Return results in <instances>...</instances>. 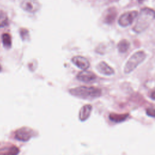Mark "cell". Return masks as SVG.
<instances>
[{"mask_svg": "<svg viewBox=\"0 0 155 155\" xmlns=\"http://www.w3.org/2000/svg\"><path fill=\"white\" fill-rule=\"evenodd\" d=\"M116 15H117V13L115 8H110L108 9L104 16V22L107 24L112 23L115 19Z\"/></svg>", "mask_w": 155, "mask_h": 155, "instance_id": "11", "label": "cell"}, {"mask_svg": "<svg viewBox=\"0 0 155 155\" xmlns=\"http://www.w3.org/2000/svg\"><path fill=\"white\" fill-rule=\"evenodd\" d=\"M77 79L84 82H90L96 79V74L90 71L85 70L80 71L76 76Z\"/></svg>", "mask_w": 155, "mask_h": 155, "instance_id": "7", "label": "cell"}, {"mask_svg": "<svg viewBox=\"0 0 155 155\" xmlns=\"http://www.w3.org/2000/svg\"><path fill=\"white\" fill-rule=\"evenodd\" d=\"M72 62L78 68L81 70H85L89 68L90 62L87 59L83 56H76L71 59Z\"/></svg>", "mask_w": 155, "mask_h": 155, "instance_id": "8", "label": "cell"}, {"mask_svg": "<svg viewBox=\"0 0 155 155\" xmlns=\"http://www.w3.org/2000/svg\"><path fill=\"white\" fill-rule=\"evenodd\" d=\"M70 93L76 97L84 99H93L101 95V89L94 87H78L70 89Z\"/></svg>", "mask_w": 155, "mask_h": 155, "instance_id": "2", "label": "cell"}, {"mask_svg": "<svg viewBox=\"0 0 155 155\" xmlns=\"http://www.w3.org/2000/svg\"><path fill=\"white\" fill-rule=\"evenodd\" d=\"M146 58V54L143 51H138L134 53L127 62L125 67V73H129L133 71Z\"/></svg>", "mask_w": 155, "mask_h": 155, "instance_id": "3", "label": "cell"}, {"mask_svg": "<svg viewBox=\"0 0 155 155\" xmlns=\"http://www.w3.org/2000/svg\"><path fill=\"white\" fill-rule=\"evenodd\" d=\"M96 68L99 73H101V74H103L104 75L110 76L114 73V69L112 67H111L110 66H109L104 61L100 62L97 64Z\"/></svg>", "mask_w": 155, "mask_h": 155, "instance_id": "9", "label": "cell"}, {"mask_svg": "<svg viewBox=\"0 0 155 155\" xmlns=\"http://www.w3.org/2000/svg\"><path fill=\"white\" fill-rule=\"evenodd\" d=\"M130 42L126 39L121 40L117 44V48L120 53L126 52L130 47Z\"/></svg>", "mask_w": 155, "mask_h": 155, "instance_id": "13", "label": "cell"}, {"mask_svg": "<svg viewBox=\"0 0 155 155\" xmlns=\"http://www.w3.org/2000/svg\"><path fill=\"white\" fill-rule=\"evenodd\" d=\"M2 41L4 46L7 48H10L12 46V37L8 33H4L2 35Z\"/></svg>", "mask_w": 155, "mask_h": 155, "instance_id": "14", "label": "cell"}, {"mask_svg": "<svg viewBox=\"0 0 155 155\" xmlns=\"http://www.w3.org/2000/svg\"><path fill=\"white\" fill-rule=\"evenodd\" d=\"M138 12L137 11H130L123 13L118 19L119 24L123 27H127L132 24L133 21L137 18Z\"/></svg>", "mask_w": 155, "mask_h": 155, "instance_id": "4", "label": "cell"}, {"mask_svg": "<svg viewBox=\"0 0 155 155\" xmlns=\"http://www.w3.org/2000/svg\"><path fill=\"white\" fill-rule=\"evenodd\" d=\"M137 1H138L139 2H142L143 0H137Z\"/></svg>", "mask_w": 155, "mask_h": 155, "instance_id": "17", "label": "cell"}, {"mask_svg": "<svg viewBox=\"0 0 155 155\" xmlns=\"http://www.w3.org/2000/svg\"><path fill=\"white\" fill-rule=\"evenodd\" d=\"M8 24V17L5 13L0 11V28L4 27Z\"/></svg>", "mask_w": 155, "mask_h": 155, "instance_id": "16", "label": "cell"}, {"mask_svg": "<svg viewBox=\"0 0 155 155\" xmlns=\"http://www.w3.org/2000/svg\"><path fill=\"white\" fill-rule=\"evenodd\" d=\"M92 110V107L91 105H84L80 111L79 118L81 120H85L90 115L91 111Z\"/></svg>", "mask_w": 155, "mask_h": 155, "instance_id": "12", "label": "cell"}, {"mask_svg": "<svg viewBox=\"0 0 155 155\" xmlns=\"http://www.w3.org/2000/svg\"><path fill=\"white\" fill-rule=\"evenodd\" d=\"M34 134L32 130L27 127H23L16 131L15 133L16 139L21 141H27Z\"/></svg>", "mask_w": 155, "mask_h": 155, "instance_id": "6", "label": "cell"}, {"mask_svg": "<svg viewBox=\"0 0 155 155\" xmlns=\"http://www.w3.org/2000/svg\"><path fill=\"white\" fill-rule=\"evenodd\" d=\"M128 114H110V119L113 121V122H122L124 121L125 119H126V118L128 117Z\"/></svg>", "mask_w": 155, "mask_h": 155, "instance_id": "15", "label": "cell"}, {"mask_svg": "<svg viewBox=\"0 0 155 155\" xmlns=\"http://www.w3.org/2000/svg\"><path fill=\"white\" fill-rule=\"evenodd\" d=\"M1 70H2V68H1V66L0 65V71H1Z\"/></svg>", "mask_w": 155, "mask_h": 155, "instance_id": "18", "label": "cell"}, {"mask_svg": "<svg viewBox=\"0 0 155 155\" xmlns=\"http://www.w3.org/2000/svg\"><path fill=\"white\" fill-rule=\"evenodd\" d=\"M21 7L27 12L35 13L39 9L40 4L38 0H22Z\"/></svg>", "mask_w": 155, "mask_h": 155, "instance_id": "5", "label": "cell"}, {"mask_svg": "<svg viewBox=\"0 0 155 155\" xmlns=\"http://www.w3.org/2000/svg\"><path fill=\"white\" fill-rule=\"evenodd\" d=\"M154 19V12L149 8H142L137 15L133 30L136 33H140L146 30Z\"/></svg>", "mask_w": 155, "mask_h": 155, "instance_id": "1", "label": "cell"}, {"mask_svg": "<svg viewBox=\"0 0 155 155\" xmlns=\"http://www.w3.org/2000/svg\"><path fill=\"white\" fill-rule=\"evenodd\" d=\"M19 152L16 146H6L0 148V155H17Z\"/></svg>", "mask_w": 155, "mask_h": 155, "instance_id": "10", "label": "cell"}]
</instances>
